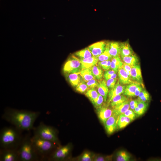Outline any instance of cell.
I'll return each instance as SVG.
<instances>
[{"label": "cell", "mask_w": 161, "mask_h": 161, "mask_svg": "<svg viewBox=\"0 0 161 161\" xmlns=\"http://www.w3.org/2000/svg\"><path fill=\"white\" fill-rule=\"evenodd\" d=\"M19 160L18 150L0 148V161H19Z\"/></svg>", "instance_id": "obj_8"}, {"label": "cell", "mask_w": 161, "mask_h": 161, "mask_svg": "<svg viewBox=\"0 0 161 161\" xmlns=\"http://www.w3.org/2000/svg\"><path fill=\"white\" fill-rule=\"evenodd\" d=\"M143 84L139 83L135 92L134 97L138 96L140 92L143 89Z\"/></svg>", "instance_id": "obj_42"}, {"label": "cell", "mask_w": 161, "mask_h": 161, "mask_svg": "<svg viewBox=\"0 0 161 161\" xmlns=\"http://www.w3.org/2000/svg\"><path fill=\"white\" fill-rule=\"evenodd\" d=\"M71 145L68 144L58 146L50 154L46 161L62 160L66 159L71 150Z\"/></svg>", "instance_id": "obj_7"}, {"label": "cell", "mask_w": 161, "mask_h": 161, "mask_svg": "<svg viewBox=\"0 0 161 161\" xmlns=\"http://www.w3.org/2000/svg\"><path fill=\"white\" fill-rule=\"evenodd\" d=\"M99 94L95 88L89 89L86 92L85 95L92 103L98 97Z\"/></svg>", "instance_id": "obj_30"}, {"label": "cell", "mask_w": 161, "mask_h": 161, "mask_svg": "<svg viewBox=\"0 0 161 161\" xmlns=\"http://www.w3.org/2000/svg\"><path fill=\"white\" fill-rule=\"evenodd\" d=\"M120 57L124 63L131 66L139 64V58L134 53L130 55Z\"/></svg>", "instance_id": "obj_21"}, {"label": "cell", "mask_w": 161, "mask_h": 161, "mask_svg": "<svg viewBox=\"0 0 161 161\" xmlns=\"http://www.w3.org/2000/svg\"><path fill=\"white\" fill-rule=\"evenodd\" d=\"M79 59L81 64L82 69L90 68L97 64L99 61L98 57L93 56L86 59Z\"/></svg>", "instance_id": "obj_16"}, {"label": "cell", "mask_w": 161, "mask_h": 161, "mask_svg": "<svg viewBox=\"0 0 161 161\" xmlns=\"http://www.w3.org/2000/svg\"><path fill=\"white\" fill-rule=\"evenodd\" d=\"M119 42L112 41L107 42L109 53L112 58L120 56V45Z\"/></svg>", "instance_id": "obj_13"}, {"label": "cell", "mask_w": 161, "mask_h": 161, "mask_svg": "<svg viewBox=\"0 0 161 161\" xmlns=\"http://www.w3.org/2000/svg\"><path fill=\"white\" fill-rule=\"evenodd\" d=\"M120 57L127 56L134 54L129 42L126 41L120 42Z\"/></svg>", "instance_id": "obj_18"}, {"label": "cell", "mask_w": 161, "mask_h": 161, "mask_svg": "<svg viewBox=\"0 0 161 161\" xmlns=\"http://www.w3.org/2000/svg\"><path fill=\"white\" fill-rule=\"evenodd\" d=\"M116 73H115L109 75L103 76L106 80L110 79L116 78H117V77Z\"/></svg>", "instance_id": "obj_45"}, {"label": "cell", "mask_w": 161, "mask_h": 161, "mask_svg": "<svg viewBox=\"0 0 161 161\" xmlns=\"http://www.w3.org/2000/svg\"><path fill=\"white\" fill-rule=\"evenodd\" d=\"M132 120L124 114L119 115L117 120V129H122L128 125Z\"/></svg>", "instance_id": "obj_22"}, {"label": "cell", "mask_w": 161, "mask_h": 161, "mask_svg": "<svg viewBox=\"0 0 161 161\" xmlns=\"http://www.w3.org/2000/svg\"><path fill=\"white\" fill-rule=\"evenodd\" d=\"M32 130L33 135L42 139L52 142L58 145L60 143L58 137V132L54 127L47 125L42 122L36 127H34Z\"/></svg>", "instance_id": "obj_5"}, {"label": "cell", "mask_w": 161, "mask_h": 161, "mask_svg": "<svg viewBox=\"0 0 161 161\" xmlns=\"http://www.w3.org/2000/svg\"><path fill=\"white\" fill-rule=\"evenodd\" d=\"M95 155L88 151L83 153L80 157V160L83 161H90L93 160Z\"/></svg>", "instance_id": "obj_34"}, {"label": "cell", "mask_w": 161, "mask_h": 161, "mask_svg": "<svg viewBox=\"0 0 161 161\" xmlns=\"http://www.w3.org/2000/svg\"><path fill=\"white\" fill-rule=\"evenodd\" d=\"M125 86L121 84L119 82V80L116 83L115 86L111 89L109 91L108 94V105L112 99L115 96L123 94Z\"/></svg>", "instance_id": "obj_12"}, {"label": "cell", "mask_w": 161, "mask_h": 161, "mask_svg": "<svg viewBox=\"0 0 161 161\" xmlns=\"http://www.w3.org/2000/svg\"><path fill=\"white\" fill-rule=\"evenodd\" d=\"M117 72L119 80L121 84L123 85H127L134 82L131 80V79L129 77L122 66L118 69Z\"/></svg>", "instance_id": "obj_15"}, {"label": "cell", "mask_w": 161, "mask_h": 161, "mask_svg": "<svg viewBox=\"0 0 161 161\" xmlns=\"http://www.w3.org/2000/svg\"><path fill=\"white\" fill-rule=\"evenodd\" d=\"M98 117L100 122L104 125L107 120L113 114V108L108 106L102 105L97 109Z\"/></svg>", "instance_id": "obj_9"}, {"label": "cell", "mask_w": 161, "mask_h": 161, "mask_svg": "<svg viewBox=\"0 0 161 161\" xmlns=\"http://www.w3.org/2000/svg\"><path fill=\"white\" fill-rule=\"evenodd\" d=\"M123 114L131 118L132 121L135 118L137 115L133 110L130 109L127 110Z\"/></svg>", "instance_id": "obj_39"}, {"label": "cell", "mask_w": 161, "mask_h": 161, "mask_svg": "<svg viewBox=\"0 0 161 161\" xmlns=\"http://www.w3.org/2000/svg\"><path fill=\"white\" fill-rule=\"evenodd\" d=\"M98 61H100L111 60L112 58V57L109 53L108 48L106 45L105 50L98 57Z\"/></svg>", "instance_id": "obj_32"}, {"label": "cell", "mask_w": 161, "mask_h": 161, "mask_svg": "<svg viewBox=\"0 0 161 161\" xmlns=\"http://www.w3.org/2000/svg\"><path fill=\"white\" fill-rule=\"evenodd\" d=\"M40 114L39 112L7 108L1 118L22 131H30L32 130L34 123Z\"/></svg>", "instance_id": "obj_1"}, {"label": "cell", "mask_w": 161, "mask_h": 161, "mask_svg": "<svg viewBox=\"0 0 161 161\" xmlns=\"http://www.w3.org/2000/svg\"><path fill=\"white\" fill-rule=\"evenodd\" d=\"M89 88L86 82L83 80L81 81L76 86V90L79 92L83 93L86 92L89 89Z\"/></svg>", "instance_id": "obj_33"}, {"label": "cell", "mask_w": 161, "mask_h": 161, "mask_svg": "<svg viewBox=\"0 0 161 161\" xmlns=\"http://www.w3.org/2000/svg\"><path fill=\"white\" fill-rule=\"evenodd\" d=\"M122 67L126 72H130L132 66L123 63Z\"/></svg>", "instance_id": "obj_46"}, {"label": "cell", "mask_w": 161, "mask_h": 161, "mask_svg": "<svg viewBox=\"0 0 161 161\" xmlns=\"http://www.w3.org/2000/svg\"><path fill=\"white\" fill-rule=\"evenodd\" d=\"M112 156H103L101 155H95L93 160L96 161H109L112 160Z\"/></svg>", "instance_id": "obj_37"}, {"label": "cell", "mask_w": 161, "mask_h": 161, "mask_svg": "<svg viewBox=\"0 0 161 161\" xmlns=\"http://www.w3.org/2000/svg\"><path fill=\"white\" fill-rule=\"evenodd\" d=\"M137 99L132 100H129L130 108L134 111V109L137 106Z\"/></svg>", "instance_id": "obj_43"}, {"label": "cell", "mask_w": 161, "mask_h": 161, "mask_svg": "<svg viewBox=\"0 0 161 161\" xmlns=\"http://www.w3.org/2000/svg\"><path fill=\"white\" fill-rule=\"evenodd\" d=\"M130 158L129 153L124 150L119 151L116 154V160L117 161H128Z\"/></svg>", "instance_id": "obj_29"}, {"label": "cell", "mask_w": 161, "mask_h": 161, "mask_svg": "<svg viewBox=\"0 0 161 161\" xmlns=\"http://www.w3.org/2000/svg\"><path fill=\"white\" fill-rule=\"evenodd\" d=\"M130 74L132 79L143 84V78L139 64L132 66Z\"/></svg>", "instance_id": "obj_14"}, {"label": "cell", "mask_w": 161, "mask_h": 161, "mask_svg": "<svg viewBox=\"0 0 161 161\" xmlns=\"http://www.w3.org/2000/svg\"><path fill=\"white\" fill-rule=\"evenodd\" d=\"M30 132L24 136L21 144L18 149L19 161H41L34 148Z\"/></svg>", "instance_id": "obj_3"}, {"label": "cell", "mask_w": 161, "mask_h": 161, "mask_svg": "<svg viewBox=\"0 0 161 161\" xmlns=\"http://www.w3.org/2000/svg\"><path fill=\"white\" fill-rule=\"evenodd\" d=\"M137 100L145 102H148L150 100L149 93L145 89H143L138 96Z\"/></svg>", "instance_id": "obj_31"}, {"label": "cell", "mask_w": 161, "mask_h": 161, "mask_svg": "<svg viewBox=\"0 0 161 161\" xmlns=\"http://www.w3.org/2000/svg\"><path fill=\"white\" fill-rule=\"evenodd\" d=\"M90 69L95 78L97 80H101L103 75V71L101 67L96 64L92 67Z\"/></svg>", "instance_id": "obj_26"}, {"label": "cell", "mask_w": 161, "mask_h": 161, "mask_svg": "<svg viewBox=\"0 0 161 161\" xmlns=\"http://www.w3.org/2000/svg\"><path fill=\"white\" fill-rule=\"evenodd\" d=\"M106 82L104 80H101L99 82L97 87L98 93L103 97L104 102H106L109 93V89Z\"/></svg>", "instance_id": "obj_19"}, {"label": "cell", "mask_w": 161, "mask_h": 161, "mask_svg": "<svg viewBox=\"0 0 161 161\" xmlns=\"http://www.w3.org/2000/svg\"><path fill=\"white\" fill-rule=\"evenodd\" d=\"M139 83L133 82L125 86L123 95L129 97H134L135 92Z\"/></svg>", "instance_id": "obj_20"}, {"label": "cell", "mask_w": 161, "mask_h": 161, "mask_svg": "<svg viewBox=\"0 0 161 161\" xmlns=\"http://www.w3.org/2000/svg\"><path fill=\"white\" fill-rule=\"evenodd\" d=\"M111 64V60L99 61L98 62L99 66L105 71L110 69Z\"/></svg>", "instance_id": "obj_36"}, {"label": "cell", "mask_w": 161, "mask_h": 161, "mask_svg": "<svg viewBox=\"0 0 161 161\" xmlns=\"http://www.w3.org/2000/svg\"><path fill=\"white\" fill-rule=\"evenodd\" d=\"M80 72H76L69 74L68 78L71 84L73 86H76L81 81Z\"/></svg>", "instance_id": "obj_24"}, {"label": "cell", "mask_w": 161, "mask_h": 161, "mask_svg": "<svg viewBox=\"0 0 161 161\" xmlns=\"http://www.w3.org/2000/svg\"><path fill=\"white\" fill-rule=\"evenodd\" d=\"M22 132L14 126L3 128L0 131V148L18 150L24 137Z\"/></svg>", "instance_id": "obj_2"}, {"label": "cell", "mask_w": 161, "mask_h": 161, "mask_svg": "<svg viewBox=\"0 0 161 161\" xmlns=\"http://www.w3.org/2000/svg\"><path fill=\"white\" fill-rule=\"evenodd\" d=\"M31 139L35 151L41 161H46L50 154L59 146L52 142L42 139L34 135L32 136Z\"/></svg>", "instance_id": "obj_4"}, {"label": "cell", "mask_w": 161, "mask_h": 161, "mask_svg": "<svg viewBox=\"0 0 161 161\" xmlns=\"http://www.w3.org/2000/svg\"><path fill=\"white\" fill-rule=\"evenodd\" d=\"M86 82L90 88H95L97 87L99 83L96 78L92 79Z\"/></svg>", "instance_id": "obj_38"}, {"label": "cell", "mask_w": 161, "mask_h": 161, "mask_svg": "<svg viewBox=\"0 0 161 161\" xmlns=\"http://www.w3.org/2000/svg\"><path fill=\"white\" fill-rule=\"evenodd\" d=\"M103 101L104 100L103 97L99 94L98 97L92 102V103L95 107L97 109L103 105Z\"/></svg>", "instance_id": "obj_35"}, {"label": "cell", "mask_w": 161, "mask_h": 161, "mask_svg": "<svg viewBox=\"0 0 161 161\" xmlns=\"http://www.w3.org/2000/svg\"><path fill=\"white\" fill-rule=\"evenodd\" d=\"M134 111L136 113V114L138 116L143 115L145 112V111L139 108L137 106L134 109Z\"/></svg>", "instance_id": "obj_44"}, {"label": "cell", "mask_w": 161, "mask_h": 161, "mask_svg": "<svg viewBox=\"0 0 161 161\" xmlns=\"http://www.w3.org/2000/svg\"><path fill=\"white\" fill-rule=\"evenodd\" d=\"M111 61L110 69L117 72L118 69L122 66L123 62L120 56L112 58Z\"/></svg>", "instance_id": "obj_23"}, {"label": "cell", "mask_w": 161, "mask_h": 161, "mask_svg": "<svg viewBox=\"0 0 161 161\" xmlns=\"http://www.w3.org/2000/svg\"><path fill=\"white\" fill-rule=\"evenodd\" d=\"M138 101L137 107L139 108L146 111L147 109L148 106V102H145L138 100Z\"/></svg>", "instance_id": "obj_41"}, {"label": "cell", "mask_w": 161, "mask_h": 161, "mask_svg": "<svg viewBox=\"0 0 161 161\" xmlns=\"http://www.w3.org/2000/svg\"><path fill=\"white\" fill-rule=\"evenodd\" d=\"M82 69V65L78 58L71 55L64 64L63 70L66 74L80 72Z\"/></svg>", "instance_id": "obj_6"}, {"label": "cell", "mask_w": 161, "mask_h": 161, "mask_svg": "<svg viewBox=\"0 0 161 161\" xmlns=\"http://www.w3.org/2000/svg\"><path fill=\"white\" fill-rule=\"evenodd\" d=\"M80 74L83 80L85 82L95 78L90 68L82 69L80 72Z\"/></svg>", "instance_id": "obj_25"}, {"label": "cell", "mask_w": 161, "mask_h": 161, "mask_svg": "<svg viewBox=\"0 0 161 161\" xmlns=\"http://www.w3.org/2000/svg\"><path fill=\"white\" fill-rule=\"evenodd\" d=\"M107 42L105 41L96 42L89 45L87 48L93 56L98 57L105 50Z\"/></svg>", "instance_id": "obj_11"}, {"label": "cell", "mask_w": 161, "mask_h": 161, "mask_svg": "<svg viewBox=\"0 0 161 161\" xmlns=\"http://www.w3.org/2000/svg\"><path fill=\"white\" fill-rule=\"evenodd\" d=\"M119 116L113 113L106 121L104 125L107 134H111L117 129V122Z\"/></svg>", "instance_id": "obj_10"}, {"label": "cell", "mask_w": 161, "mask_h": 161, "mask_svg": "<svg viewBox=\"0 0 161 161\" xmlns=\"http://www.w3.org/2000/svg\"><path fill=\"white\" fill-rule=\"evenodd\" d=\"M130 108L129 100L120 104L112 107L113 113L119 116L123 114Z\"/></svg>", "instance_id": "obj_17"}, {"label": "cell", "mask_w": 161, "mask_h": 161, "mask_svg": "<svg viewBox=\"0 0 161 161\" xmlns=\"http://www.w3.org/2000/svg\"><path fill=\"white\" fill-rule=\"evenodd\" d=\"M74 55L80 59H86L93 56L87 47L76 52Z\"/></svg>", "instance_id": "obj_28"}, {"label": "cell", "mask_w": 161, "mask_h": 161, "mask_svg": "<svg viewBox=\"0 0 161 161\" xmlns=\"http://www.w3.org/2000/svg\"><path fill=\"white\" fill-rule=\"evenodd\" d=\"M117 78L110 79L106 80V84L108 88L111 89L113 88L116 84Z\"/></svg>", "instance_id": "obj_40"}, {"label": "cell", "mask_w": 161, "mask_h": 161, "mask_svg": "<svg viewBox=\"0 0 161 161\" xmlns=\"http://www.w3.org/2000/svg\"><path fill=\"white\" fill-rule=\"evenodd\" d=\"M115 73H117L115 71L111 69V70H108L104 72L103 74V76L106 75H109L112 74H114Z\"/></svg>", "instance_id": "obj_47"}, {"label": "cell", "mask_w": 161, "mask_h": 161, "mask_svg": "<svg viewBox=\"0 0 161 161\" xmlns=\"http://www.w3.org/2000/svg\"><path fill=\"white\" fill-rule=\"evenodd\" d=\"M129 99L124 95H120L114 97L110 103V105L112 107L120 104Z\"/></svg>", "instance_id": "obj_27"}]
</instances>
